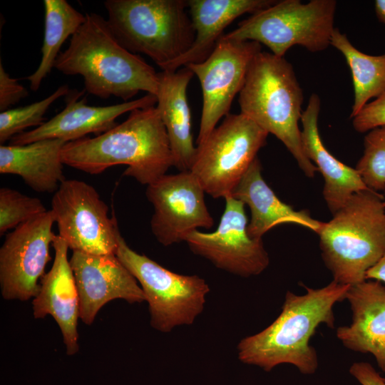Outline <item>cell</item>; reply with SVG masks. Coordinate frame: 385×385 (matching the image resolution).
Segmentation results:
<instances>
[{
  "label": "cell",
  "instance_id": "obj_1",
  "mask_svg": "<svg viewBox=\"0 0 385 385\" xmlns=\"http://www.w3.org/2000/svg\"><path fill=\"white\" fill-rule=\"evenodd\" d=\"M61 158L63 165L91 175L125 165L123 175L146 185L174 166L169 139L156 106L130 111L125 120L94 138L66 143Z\"/></svg>",
  "mask_w": 385,
  "mask_h": 385
},
{
  "label": "cell",
  "instance_id": "obj_2",
  "mask_svg": "<svg viewBox=\"0 0 385 385\" xmlns=\"http://www.w3.org/2000/svg\"><path fill=\"white\" fill-rule=\"evenodd\" d=\"M54 68L65 75H80L85 91L103 99L130 101L140 91L156 96L159 72L138 54L125 48L102 16L86 14V21L61 51Z\"/></svg>",
  "mask_w": 385,
  "mask_h": 385
},
{
  "label": "cell",
  "instance_id": "obj_3",
  "mask_svg": "<svg viewBox=\"0 0 385 385\" xmlns=\"http://www.w3.org/2000/svg\"><path fill=\"white\" fill-rule=\"evenodd\" d=\"M349 287L333 280L319 289L304 287L307 292L303 295L288 291L276 319L262 331L239 342L238 359L266 371L289 364L302 374H314L318 357L309 339L321 324L334 327L333 307L345 299Z\"/></svg>",
  "mask_w": 385,
  "mask_h": 385
},
{
  "label": "cell",
  "instance_id": "obj_4",
  "mask_svg": "<svg viewBox=\"0 0 385 385\" xmlns=\"http://www.w3.org/2000/svg\"><path fill=\"white\" fill-rule=\"evenodd\" d=\"M303 100L293 67L284 57L265 51L254 57L239 93L240 113L276 136L304 174L313 178L317 168L303 150L299 127Z\"/></svg>",
  "mask_w": 385,
  "mask_h": 385
},
{
  "label": "cell",
  "instance_id": "obj_5",
  "mask_svg": "<svg viewBox=\"0 0 385 385\" xmlns=\"http://www.w3.org/2000/svg\"><path fill=\"white\" fill-rule=\"evenodd\" d=\"M317 233L322 256L335 282L354 285L385 253L383 195L371 190L353 195Z\"/></svg>",
  "mask_w": 385,
  "mask_h": 385
},
{
  "label": "cell",
  "instance_id": "obj_6",
  "mask_svg": "<svg viewBox=\"0 0 385 385\" xmlns=\"http://www.w3.org/2000/svg\"><path fill=\"white\" fill-rule=\"evenodd\" d=\"M109 26L130 52L150 58L163 71L192 46L195 31L188 0H107Z\"/></svg>",
  "mask_w": 385,
  "mask_h": 385
},
{
  "label": "cell",
  "instance_id": "obj_7",
  "mask_svg": "<svg viewBox=\"0 0 385 385\" xmlns=\"http://www.w3.org/2000/svg\"><path fill=\"white\" fill-rule=\"evenodd\" d=\"M335 0L276 1L271 6L240 21L223 37L252 41L268 47L272 53L284 57L293 46L311 52L325 50L331 43L337 9Z\"/></svg>",
  "mask_w": 385,
  "mask_h": 385
},
{
  "label": "cell",
  "instance_id": "obj_8",
  "mask_svg": "<svg viewBox=\"0 0 385 385\" xmlns=\"http://www.w3.org/2000/svg\"><path fill=\"white\" fill-rule=\"evenodd\" d=\"M115 255L140 284L155 329L169 332L175 327L190 325L202 312L210 292L204 279L177 274L136 252L120 232Z\"/></svg>",
  "mask_w": 385,
  "mask_h": 385
},
{
  "label": "cell",
  "instance_id": "obj_9",
  "mask_svg": "<svg viewBox=\"0 0 385 385\" xmlns=\"http://www.w3.org/2000/svg\"><path fill=\"white\" fill-rule=\"evenodd\" d=\"M269 133L242 113L228 114L202 143L190 171L213 198L230 195Z\"/></svg>",
  "mask_w": 385,
  "mask_h": 385
},
{
  "label": "cell",
  "instance_id": "obj_10",
  "mask_svg": "<svg viewBox=\"0 0 385 385\" xmlns=\"http://www.w3.org/2000/svg\"><path fill=\"white\" fill-rule=\"evenodd\" d=\"M58 235L69 249L86 254H115L119 232L115 217L97 190L87 183L64 180L51 200Z\"/></svg>",
  "mask_w": 385,
  "mask_h": 385
},
{
  "label": "cell",
  "instance_id": "obj_11",
  "mask_svg": "<svg viewBox=\"0 0 385 385\" xmlns=\"http://www.w3.org/2000/svg\"><path fill=\"white\" fill-rule=\"evenodd\" d=\"M262 51L252 41L228 39L223 36L209 57L187 65L200 83L202 106L197 144L204 142L217 123L230 114L235 96L242 88L254 57Z\"/></svg>",
  "mask_w": 385,
  "mask_h": 385
},
{
  "label": "cell",
  "instance_id": "obj_12",
  "mask_svg": "<svg viewBox=\"0 0 385 385\" xmlns=\"http://www.w3.org/2000/svg\"><path fill=\"white\" fill-rule=\"evenodd\" d=\"M51 210L8 233L0 248V285L4 299L27 301L40 289L56 235Z\"/></svg>",
  "mask_w": 385,
  "mask_h": 385
},
{
  "label": "cell",
  "instance_id": "obj_13",
  "mask_svg": "<svg viewBox=\"0 0 385 385\" xmlns=\"http://www.w3.org/2000/svg\"><path fill=\"white\" fill-rule=\"evenodd\" d=\"M205 190L190 171L164 175L147 185L145 195L153 205L152 233L164 246L185 241L198 228L210 229L213 218Z\"/></svg>",
  "mask_w": 385,
  "mask_h": 385
},
{
  "label": "cell",
  "instance_id": "obj_14",
  "mask_svg": "<svg viewBox=\"0 0 385 385\" xmlns=\"http://www.w3.org/2000/svg\"><path fill=\"white\" fill-rule=\"evenodd\" d=\"M225 200V210L216 230H195L185 242L192 252L217 268L245 277L260 274L270 262L262 240L248 235L245 205L230 195Z\"/></svg>",
  "mask_w": 385,
  "mask_h": 385
},
{
  "label": "cell",
  "instance_id": "obj_15",
  "mask_svg": "<svg viewBox=\"0 0 385 385\" xmlns=\"http://www.w3.org/2000/svg\"><path fill=\"white\" fill-rule=\"evenodd\" d=\"M70 264L80 301V319L91 325L103 305L122 299L129 303L145 301L138 281L115 254L95 255L73 251Z\"/></svg>",
  "mask_w": 385,
  "mask_h": 385
},
{
  "label": "cell",
  "instance_id": "obj_16",
  "mask_svg": "<svg viewBox=\"0 0 385 385\" xmlns=\"http://www.w3.org/2000/svg\"><path fill=\"white\" fill-rule=\"evenodd\" d=\"M81 91L70 90L66 95L63 111L41 125L16 135L11 145H25L44 139H61L66 143L94 133L101 135L115 127V120L121 115L136 108L156 106L155 96L147 93L143 97L122 103L93 106L86 104Z\"/></svg>",
  "mask_w": 385,
  "mask_h": 385
},
{
  "label": "cell",
  "instance_id": "obj_17",
  "mask_svg": "<svg viewBox=\"0 0 385 385\" xmlns=\"http://www.w3.org/2000/svg\"><path fill=\"white\" fill-rule=\"evenodd\" d=\"M55 256L50 270L40 280V289L32 301L35 319L51 315L57 323L68 355L78 351V320L80 301L70 260L68 247L56 235L53 242Z\"/></svg>",
  "mask_w": 385,
  "mask_h": 385
},
{
  "label": "cell",
  "instance_id": "obj_18",
  "mask_svg": "<svg viewBox=\"0 0 385 385\" xmlns=\"http://www.w3.org/2000/svg\"><path fill=\"white\" fill-rule=\"evenodd\" d=\"M351 323L339 327L337 337L349 349L374 356L385 372V286L377 280L350 285L346 294Z\"/></svg>",
  "mask_w": 385,
  "mask_h": 385
},
{
  "label": "cell",
  "instance_id": "obj_19",
  "mask_svg": "<svg viewBox=\"0 0 385 385\" xmlns=\"http://www.w3.org/2000/svg\"><path fill=\"white\" fill-rule=\"evenodd\" d=\"M319 111L320 98L317 94L312 93L300 120L301 140L306 156L323 176V196L334 215L353 195L370 189L356 168L339 161L323 144L318 129Z\"/></svg>",
  "mask_w": 385,
  "mask_h": 385
},
{
  "label": "cell",
  "instance_id": "obj_20",
  "mask_svg": "<svg viewBox=\"0 0 385 385\" xmlns=\"http://www.w3.org/2000/svg\"><path fill=\"white\" fill-rule=\"evenodd\" d=\"M230 196L250 207L251 218L247 230L254 239H262L268 230L284 223L297 224L316 233L324 223L312 218L307 210H295L282 202L265 181L257 157Z\"/></svg>",
  "mask_w": 385,
  "mask_h": 385
},
{
  "label": "cell",
  "instance_id": "obj_21",
  "mask_svg": "<svg viewBox=\"0 0 385 385\" xmlns=\"http://www.w3.org/2000/svg\"><path fill=\"white\" fill-rule=\"evenodd\" d=\"M273 0H188L195 36L190 48L162 71H175L206 60L224 30L245 13L254 14L273 4Z\"/></svg>",
  "mask_w": 385,
  "mask_h": 385
},
{
  "label": "cell",
  "instance_id": "obj_22",
  "mask_svg": "<svg viewBox=\"0 0 385 385\" xmlns=\"http://www.w3.org/2000/svg\"><path fill=\"white\" fill-rule=\"evenodd\" d=\"M193 72L183 66L175 71L159 72L156 94L158 108L169 139L174 166L180 172L190 171L197 147L193 145L191 113L187 88Z\"/></svg>",
  "mask_w": 385,
  "mask_h": 385
},
{
  "label": "cell",
  "instance_id": "obj_23",
  "mask_svg": "<svg viewBox=\"0 0 385 385\" xmlns=\"http://www.w3.org/2000/svg\"><path fill=\"white\" fill-rule=\"evenodd\" d=\"M66 143L44 139L25 145H1L0 173L20 176L38 192H55L65 180L61 153Z\"/></svg>",
  "mask_w": 385,
  "mask_h": 385
},
{
  "label": "cell",
  "instance_id": "obj_24",
  "mask_svg": "<svg viewBox=\"0 0 385 385\" xmlns=\"http://www.w3.org/2000/svg\"><path fill=\"white\" fill-rule=\"evenodd\" d=\"M44 35L41 47V58L37 69L25 77L29 87L38 90L43 79L50 73L63 43L71 37L86 21L83 14L66 0H44Z\"/></svg>",
  "mask_w": 385,
  "mask_h": 385
},
{
  "label": "cell",
  "instance_id": "obj_25",
  "mask_svg": "<svg viewBox=\"0 0 385 385\" xmlns=\"http://www.w3.org/2000/svg\"><path fill=\"white\" fill-rule=\"evenodd\" d=\"M330 45L344 55L351 70L354 98L350 117L353 118L369 100L385 95V53L372 56L360 51L337 28L333 31Z\"/></svg>",
  "mask_w": 385,
  "mask_h": 385
},
{
  "label": "cell",
  "instance_id": "obj_26",
  "mask_svg": "<svg viewBox=\"0 0 385 385\" xmlns=\"http://www.w3.org/2000/svg\"><path fill=\"white\" fill-rule=\"evenodd\" d=\"M70 91L68 85L58 87L46 98L0 113V143H5L29 127H38L44 123V115L51 105Z\"/></svg>",
  "mask_w": 385,
  "mask_h": 385
},
{
  "label": "cell",
  "instance_id": "obj_27",
  "mask_svg": "<svg viewBox=\"0 0 385 385\" xmlns=\"http://www.w3.org/2000/svg\"><path fill=\"white\" fill-rule=\"evenodd\" d=\"M367 188L385 189V125L374 128L364 138V153L355 168Z\"/></svg>",
  "mask_w": 385,
  "mask_h": 385
},
{
  "label": "cell",
  "instance_id": "obj_28",
  "mask_svg": "<svg viewBox=\"0 0 385 385\" xmlns=\"http://www.w3.org/2000/svg\"><path fill=\"white\" fill-rule=\"evenodd\" d=\"M48 210L37 197L9 188L0 189V235L15 229Z\"/></svg>",
  "mask_w": 385,
  "mask_h": 385
},
{
  "label": "cell",
  "instance_id": "obj_29",
  "mask_svg": "<svg viewBox=\"0 0 385 385\" xmlns=\"http://www.w3.org/2000/svg\"><path fill=\"white\" fill-rule=\"evenodd\" d=\"M352 118L353 127L359 133L385 125V95L368 103Z\"/></svg>",
  "mask_w": 385,
  "mask_h": 385
},
{
  "label": "cell",
  "instance_id": "obj_30",
  "mask_svg": "<svg viewBox=\"0 0 385 385\" xmlns=\"http://www.w3.org/2000/svg\"><path fill=\"white\" fill-rule=\"evenodd\" d=\"M29 94L27 89L18 82V79L11 78L5 71L1 60L0 61V111L11 109Z\"/></svg>",
  "mask_w": 385,
  "mask_h": 385
},
{
  "label": "cell",
  "instance_id": "obj_31",
  "mask_svg": "<svg viewBox=\"0 0 385 385\" xmlns=\"http://www.w3.org/2000/svg\"><path fill=\"white\" fill-rule=\"evenodd\" d=\"M349 372L361 385H385V379L367 362L352 364Z\"/></svg>",
  "mask_w": 385,
  "mask_h": 385
},
{
  "label": "cell",
  "instance_id": "obj_32",
  "mask_svg": "<svg viewBox=\"0 0 385 385\" xmlns=\"http://www.w3.org/2000/svg\"><path fill=\"white\" fill-rule=\"evenodd\" d=\"M366 278L385 283V253L381 260L367 272Z\"/></svg>",
  "mask_w": 385,
  "mask_h": 385
},
{
  "label": "cell",
  "instance_id": "obj_33",
  "mask_svg": "<svg viewBox=\"0 0 385 385\" xmlns=\"http://www.w3.org/2000/svg\"><path fill=\"white\" fill-rule=\"evenodd\" d=\"M374 11L378 20L385 24V0H376L374 1Z\"/></svg>",
  "mask_w": 385,
  "mask_h": 385
},
{
  "label": "cell",
  "instance_id": "obj_34",
  "mask_svg": "<svg viewBox=\"0 0 385 385\" xmlns=\"http://www.w3.org/2000/svg\"><path fill=\"white\" fill-rule=\"evenodd\" d=\"M383 202H384V207H385V189H384V190Z\"/></svg>",
  "mask_w": 385,
  "mask_h": 385
}]
</instances>
